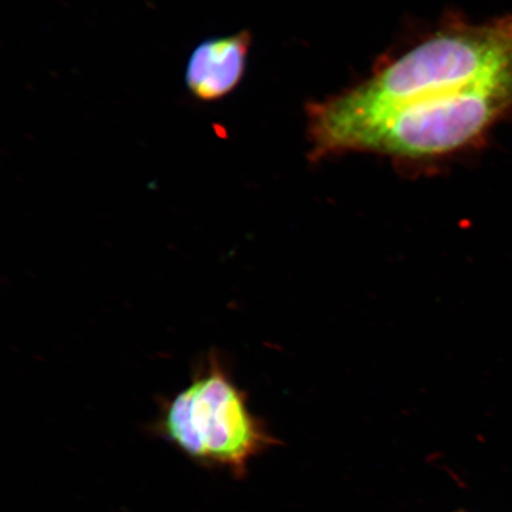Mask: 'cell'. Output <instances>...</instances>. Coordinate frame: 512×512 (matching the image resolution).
<instances>
[{
	"mask_svg": "<svg viewBox=\"0 0 512 512\" xmlns=\"http://www.w3.org/2000/svg\"><path fill=\"white\" fill-rule=\"evenodd\" d=\"M511 66L512 14L485 23H448L361 85L311 106L313 155L343 153L355 134L400 108L475 85Z\"/></svg>",
	"mask_w": 512,
	"mask_h": 512,
	"instance_id": "1",
	"label": "cell"
},
{
	"mask_svg": "<svg viewBox=\"0 0 512 512\" xmlns=\"http://www.w3.org/2000/svg\"><path fill=\"white\" fill-rule=\"evenodd\" d=\"M152 427L192 462L238 477L274 443L217 352L201 361L188 387L160 403Z\"/></svg>",
	"mask_w": 512,
	"mask_h": 512,
	"instance_id": "2",
	"label": "cell"
},
{
	"mask_svg": "<svg viewBox=\"0 0 512 512\" xmlns=\"http://www.w3.org/2000/svg\"><path fill=\"white\" fill-rule=\"evenodd\" d=\"M511 111L512 66L475 85L400 108L355 134L343 153L403 160L446 157L483 143Z\"/></svg>",
	"mask_w": 512,
	"mask_h": 512,
	"instance_id": "3",
	"label": "cell"
},
{
	"mask_svg": "<svg viewBox=\"0 0 512 512\" xmlns=\"http://www.w3.org/2000/svg\"><path fill=\"white\" fill-rule=\"evenodd\" d=\"M251 43V34L245 30L198 44L185 69L189 93L202 102L226 98L245 75Z\"/></svg>",
	"mask_w": 512,
	"mask_h": 512,
	"instance_id": "4",
	"label": "cell"
}]
</instances>
